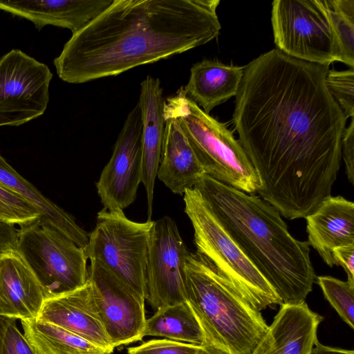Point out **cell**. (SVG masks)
Masks as SVG:
<instances>
[{"instance_id": "34", "label": "cell", "mask_w": 354, "mask_h": 354, "mask_svg": "<svg viewBox=\"0 0 354 354\" xmlns=\"http://www.w3.org/2000/svg\"><path fill=\"white\" fill-rule=\"evenodd\" d=\"M310 354H354V351L353 350H347L325 346L317 340L315 342Z\"/></svg>"}, {"instance_id": "8", "label": "cell", "mask_w": 354, "mask_h": 354, "mask_svg": "<svg viewBox=\"0 0 354 354\" xmlns=\"http://www.w3.org/2000/svg\"><path fill=\"white\" fill-rule=\"evenodd\" d=\"M153 221L129 219L123 210L103 208L97 215L85 251L145 299L149 233Z\"/></svg>"}, {"instance_id": "2", "label": "cell", "mask_w": 354, "mask_h": 354, "mask_svg": "<svg viewBox=\"0 0 354 354\" xmlns=\"http://www.w3.org/2000/svg\"><path fill=\"white\" fill-rule=\"evenodd\" d=\"M219 0H113L54 61L71 84L115 76L205 44L219 35Z\"/></svg>"}, {"instance_id": "18", "label": "cell", "mask_w": 354, "mask_h": 354, "mask_svg": "<svg viewBox=\"0 0 354 354\" xmlns=\"http://www.w3.org/2000/svg\"><path fill=\"white\" fill-rule=\"evenodd\" d=\"M113 2V0H0V10L31 21L39 30L52 25L69 29L75 34Z\"/></svg>"}, {"instance_id": "4", "label": "cell", "mask_w": 354, "mask_h": 354, "mask_svg": "<svg viewBox=\"0 0 354 354\" xmlns=\"http://www.w3.org/2000/svg\"><path fill=\"white\" fill-rule=\"evenodd\" d=\"M186 301L205 342L230 354H252L268 325L205 256L189 252L185 268Z\"/></svg>"}, {"instance_id": "13", "label": "cell", "mask_w": 354, "mask_h": 354, "mask_svg": "<svg viewBox=\"0 0 354 354\" xmlns=\"http://www.w3.org/2000/svg\"><path fill=\"white\" fill-rule=\"evenodd\" d=\"M142 120L138 104L127 115L112 156L96 183L104 208L124 210L136 198L141 183Z\"/></svg>"}, {"instance_id": "24", "label": "cell", "mask_w": 354, "mask_h": 354, "mask_svg": "<svg viewBox=\"0 0 354 354\" xmlns=\"http://www.w3.org/2000/svg\"><path fill=\"white\" fill-rule=\"evenodd\" d=\"M146 336L202 345L205 337L202 328L187 301L159 308L147 319L143 331Z\"/></svg>"}, {"instance_id": "1", "label": "cell", "mask_w": 354, "mask_h": 354, "mask_svg": "<svg viewBox=\"0 0 354 354\" xmlns=\"http://www.w3.org/2000/svg\"><path fill=\"white\" fill-rule=\"evenodd\" d=\"M329 66L277 48L244 66L233 122L259 180L285 218H305L331 191L346 120L326 84Z\"/></svg>"}, {"instance_id": "21", "label": "cell", "mask_w": 354, "mask_h": 354, "mask_svg": "<svg viewBox=\"0 0 354 354\" xmlns=\"http://www.w3.org/2000/svg\"><path fill=\"white\" fill-rule=\"evenodd\" d=\"M244 66L227 65L217 60L203 59L190 69L189 81L183 86L186 95L206 113L236 96Z\"/></svg>"}, {"instance_id": "29", "label": "cell", "mask_w": 354, "mask_h": 354, "mask_svg": "<svg viewBox=\"0 0 354 354\" xmlns=\"http://www.w3.org/2000/svg\"><path fill=\"white\" fill-rule=\"evenodd\" d=\"M199 346L165 338L151 339L127 348L128 354H196Z\"/></svg>"}, {"instance_id": "19", "label": "cell", "mask_w": 354, "mask_h": 354, "mask_svg": "<svg viewBox=\"0 0 354 354\" xmlns=\"http://www.w3.org/2000/svg\"><path fill=\"white\" fill-rule=\"evenodd\" d=\"M305 218L309 245L333 267V249L354 244V203L341 196H330Z\"/></svg>"}, {"instance_id": "33", "label": "cell", "mask_w": 354, "mask_h": 354, "mask_svg": "<svg viewBox=\"0 0 354 354\" xmlns=\"http://www.w3.org/2000/svg\"><path fill=\"white\" fill-rule=\"evenodd\" d=\"M17 232L16 227L0 222V252L15 248Z\"/></svg>"}, {"instance_id": "15", "label": "cell", "mask_w": 354, "mask_h": 354, "mask_svg": "<svg viewBox=\"0 0 354 354\" xmlns=\"http://www.w3.org/2000/svg\"><path fill=\"white\" fill-rule=\"evenodd\" d=\"M46 299L19 251L12 248L0 252V315L16 320L37 318Z\"/></svg>"}, {"instance_id": "9", "label": "cell", "mask_w": 354, "mask_h": 354, "mask_svg": "<svg viewBox=\"0 0 354 354\" xmlns=\"http://www.w3.org/2000/svg\"><path fill=\"white\" fill-rule=\"evenodd\" d=\"M271 21L277 49L329 66L339 62L337 39L324 0H275Z\"/></svg>"}, {"instance_id": "36", "label": "cell", "mask_w": 354, "mask_h": 354, "mask_svg": "<svg viewBox=\"0 0 354 354\" xmlns=\"http://www.w3.org/2000/svg\"><path fill=\"white\" fill-rule=\"evenodd\" d=\"M12 319H13L0 315V354H1L3 342L7 328Z\"/></svg>"}, {"instance_id": "12", "label": "cell", "mask_w": 354, "mask_h": 354, "mask_svg": "<svg viewBox=\"0 0 354 354\" xmlns=\"http://www.w3.org/2000/svg\"><path fill=\"white\" fill-rule=\"evenodd\" d=\"M189 252L176 223L165 216L153 221L149 240L145 300L154 312L185 302V268Z\"/></svg>"}, {"instance_id": "3", "label": "cell", "mask_w": 354, "mask_h": 354, "mask_svg": "<svg viewBox=\"0 0 354 354\" xmlns=\"http://www.w3.org/2000/svg\"><path fill=\"white\" fill-rule=\"evenodd\" d=\"M194 187L281 304L305 301L317 277L308 242L295 239L280 213L259 196L206 174Z\"/></svg>"}, {"instance_id": "22", "label": "cell", "mask_w": 354, "mask_h": 354, "mask_svg": "<svg viewBox=\"0 0 354 354\" xmlns=\"http://www.w3.org/2000/svg\"><path fill=\"white\" fill-rule=\"evenodd\" d=\"M0 185L36 207L41 214V222L59 232L78 246L86 248L89 234L76 223L71 215L46 198L15 171L1 154Z\"/></svg>"}, {"instance_id": "16", "label": "cell", "mask_w": 354, "mask_h": 354, "mask_svg": "<svg viewBox=\"0 0 354 354\" xmlns=\"http://www.w3.org/2000/svg\"><path fill=\"white\" fill-rule=\"evenodd\" d=\"M322 320L305 301L282 304L252 354H310Z\"/></svg>"}, {"instance_id": "7", "label": "cell", "mask_w": 354, "mask_h": 354, "mask_svg": "<svg viewBox=\"0 0 354 354\" xmlns=\"http://www.w3.org/2000/svg\"><path fill=\"white\" fill-rule=\"evenodd\" d=\"M17 230L15 248L35 274L46 299L87 283L88 259L84 248L39 220Z\"/></svg>"}, {"instance_id": "5", "label": "cell", "mask_w": 354, "mask_h": 354, "mask_svg": "<svg viewBox=\"0 0 354 354\" xmlns=\"http://www.w3.org/2000/svg\"><path fill=\"white\" fill-rule=\"evenodd\" d=\"M164 114L178 121L206 175L247 194L257 193V174L239 141L188 97L183 86L165 99Z\"/></svg>"}, {"instance_id": "17", "label": "cell", "mask_w": 354, "mask_h": 354, "mask_svg": "<svg viewBox=\"0 0 354 354\" xmlns=\"http://www.w3.org/2000/svg\"><path fill=\"white\" fill-rule=\"evenodd\" d=\"M138 104L142 120L141 183L147 194V221H151L154 184L165 128V99L159 78L148 75L142 81Z\"/></svg>"}, {"instance_id": "27", "label": "cell", "mask_w": 354, "mask_h": 354, "mask_svg": "<svg viewBox=\"0 0 354 354\" xmlns=\"http://www.w3.org/2000/svg\"><path fill=\"white\" fill-rule=\"evenodd\" d=\"M39 211L30 203L0 185V222L19 227L41 220Z\"/></svg>"}, {"instance_id": "28", "label": "cell", "mask_w": 354, "mask_h": 354, "mask_svg": "<svg viewBox=\"0 0 354 354\" xmlns=\"http://www.w3.org/2000/svg\"><path fill=\"white\" fill-rule=\"evenodd\" d=\"M326 84L345 117L354 116V70H328Z\"/></svg>"}, {"instance_id": "31", "label": "cell", "mask_w": 354, "mask_h": 354, "mask_svg": "<svg viewBox=\"0 0 354 354\" xmlns=\"http://www.w3.org/2000/svg\"><path fill=\"white\" fill-rule=\"evenodd\" d=\"M342 157L344 159L348 181L354 183V119L345 129L342 141Z\"/></svg>"}, {"instance_id": "10", "label": "cell", "mask_w": 354, "mask_h": 354, "mask_svg": "<svg viewBox=\"0 0 354 354\" xmlns=\"http://www.w3.org/2000/svg\"><path fill=\"white\" fill-rule=\"evenodd\" d=\"M53 73L19 49L0 58V127L19 126L42 115Z\"/></svg>"}, {"instance_id": "32", "label": "cell", "mask_w": 354, "mask_h": 354, "mask_svg": "<svg viewBox=\"0 0 354 354\" xmlns=\"http://www.w3.org/2000/svg\"><path fill=\"white\" fill-rule=\"evenodd\" d=\"M332 255L334 266H342L347 274V280L354 283V244L336 248Z\"/></svg>"}, {"instance_id": "30", "label": "cell", "mask_w": 354, "mask_h": 354, "mask_svg": "<svg viewBox=\"0 0 354 354\" xmlns=\"http://www.w3.org/2000/svg\"><path fill=\"white\" fill-rule=\"evenodd\" d=\"M1 354H39L17 327L16 319H12L7 328Z\"/></svg>"}, {"instance_id": "25", "label": "cell", "mask_w": 354, "mask_h": 354, "mask_svg": "<svg viewBox=\"0 0 354 354\" xmlns=\"http://www.w3.org/2000/svg\"><path fill=\"white\" fill-rule=\"evenodd\" d=\"M337 39L339 62L354 66V1L324 0Z\"/></svg>"}, {"instance_id": "35", "label": "cell", "mask_w": 354, "mask_h": 354, "mask_svg": "<svg viewBox=\"0 0 354 354\" xmlns=\"http://www.w3.org/2000/svg\"><path fill=\"white\" fill-rule=\"evenodd\" d=\"M196 354H230L227 351L220 348L212 344L204 342L200 345Z\"/></svg>"}, {"instance_id": "23", "label": "cell", "mask_w": 354, "mask_h": 354, "mask_svg": "<svg viewBox=\"0 0 354 354\" xmlns=\"http://www.w3.org/2000/svg\"><path fill=\"white\" fill-rule=\"evenodd\" d=\"M24 334L39 354H111L60 326L36 318L20 320Z\"/></svg>"}, {"instance_id": "11", "label": "cell", "mask_w": 354, "mask_h": 354, "mask_svg": "<svg viewBox=\"0 0 354 354\" xmlns=\"http://www.w3.org/2000/svg\"><path fill=\"white\" fill-rule=\"evenodd\" d=\"M88 269L94 302L113 347L142 341L145 299L102 263L90 260Z\"/></svg>"}, {"instance_id": "14", "label": "cell", "mask_w": 354, "mask_h": 354, "mask_svg": "<svg viewBox=\"0 0 354 354\" xmlns=\"http://www.w3.org/2000/svg\"><path fill=\"white\" fill-rule=\"evenodd\" d=\"M37 319L69 330L113 353V347L99 315L88 279L83 286L44 301Z\"/></svg>"}, {"instance_id": "20", "label": "cell", "mask_w": 354, "mask_h": 354, "mask_svg": "<svg viewBox=\"0 0 354 354\" xmlns=\"http://www.w3.org/2000/svg\"><path fill=\"white\" fill-rule=\"evenodd\" d=\"M165 128L157 177L173 193L184 194L205 175L178 121L165 117Z\"/></svg>"}, {"instance_id": "26", "label": "cell", "mask_w": 354, "mask_h": 354, "mask_svg": "<svg viewBox=\"0 0 354 354\" xmlns=\"http://www.w3.org/2000/svg\"><path fill=\"white\" fill-rule=\"evenodd\" d=\"M324 297L341 319L354 328V283L330 276L316 277Z\"/></svg>"}, {"instance_id": "6", "label": "cell", "mask_w": 354, "mask_h": 354, "mask_svg": "<svg viewBox=\"0 0 354 354\" xmlns=\"http://www.w3.org/2000/svg\"><path fill=\"white\" fill-rule=\"evenodd\" d=\"M197 252L206 257L255 309L281 304L273 288L230 236L195 188L184 193Z\"/></svg>"}]
</instances>
